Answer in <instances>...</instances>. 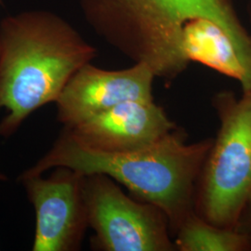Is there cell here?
Here are the masks:
<instances>
[{
    "instance_id": "obj_7",
    "label": "cell",
    "mask_w": 251,
    "mask_h": 251,
    "mask_svg": "<svg viewBox=\"0 0 251 251\" xmlns=\"http://www.w3.org/2000/svg\"><path fill=\"white\" fill-rule=\"evenodd\" d=\"M152 69L144 63L104 70L91 63L73 75L56 100L57 120L69 127L129 100H152Z\"/></svg>"
},
{
    "instance_id": "obj_10",
    "label": "cell",
    "mask_w": 251,
    "mask_h": 251,
    "mask_svg": "<svg viewBox=\"0 0 251 251\" xmlns=\"http://www.w3.org/2000/svg\"><path fill=\"white\" fill-rule=\"evenodd\" d=\"M238 229L247 233L251 238V191L244 206Z\"/></svg>"
},
{
    "instance_id": "obj_1",
    "label": "cell",
    "mask_w": 251,
    "mask_h": 251,
    "mask_svg": "<svg viewBox=\"0 0 251 251\" xmlns=\"http://www.w3.org/2000/svg\"><path fill=\"white\" fill-rule=\"evenodd\" d=\"M213 139L188 144L179 127L156 143L127 152L89 148L63 129L51 147L20 177L64 167L83 175L103 174L132 197L160 208L171 231L195 210L198 179Z\"/></svg>"
},
{
    "instance_id": "obj_5",
    "label": "cell",
    "mask_w": 251,
    "mask_h": 251,
    "mask_svg": "<svg viewBox=\"0 0 251 251\" xmlns=\"http://www.w3.org/2000/svg\"><path fill=\"white\" fill-rule=\"evenodd\" d=\"M92 248L102 251H173L171 226L157 206L129 197L103 174L84 175Z\"/></svg>"
},
{
    "instance_id": "obj_12",
    "label": "cell",
    "mask_w": 251,
    "mask_h": 251,
    "mask_svg": "<svg viewBox=\"0 0 251 251\" xmlns=\"http://www.w3.org/2000/svg\"><path fill=\"white\" fill-rule=\"evenodd\" d=\"M0 2H1V0H0Z\"/></svg>"
},
{
    "instance_id": "obj_6",
    "label": "cell",
    "mask_w": 251,
    "mask_h": 251,
    "mask_svg": "<svg viewBox=\"0 0 251 251\" xmlns=\"http://www.w3.org/2000/svg\"><path fill=\"white\" fill-rule=\"evenodd\" d=\"M35 209L33 251H76L89 228L83 194L84 175L58 167L43 174L19 177Z\"/></svg>"
},
{
    "instance_id": "obj_9",
    "label": "cell",
    "mask_w": 251,
    "mask_h": 251,
    "mask_svg": "<svg viewBox=\"0 0 251 251\" xmlns=\"http://www.w3.org/2000/svg\"><path fill=\"white\" fill-rule=\"evenodd\" d=\"M174 246L179 251H250L251 238L239 229L212 225L194 211L176 230Z\"/></svg>"
},
{
    "instance_id": "obj_3",
    "label": "cell",
    "mask_w": 251,
    "mask_h": 251,
    "mask_svg": "<svg viewBox=\"0 0 251 251\" xmlns=\"http://www.w3.org/2000/svg\"><path fill=\"white\" fill-rule=\"evenodd\" d=\"M96 33L136 63H146L155 76L172 79L188 63L183 33L207 19L238 37L251 34L232 0H78Z\"/></svg>"
},
{
    "instance_id": "obj_2",
    "label": "cell",
    "mask_w": 251,
    "mask_h": 251,
    "mask_svg": "<svg viewBox=\"0 0 251 251\" xmlns=\"http://www.w3.org/2000/svg\"><path fill=\"white\" fill-rule=\"evenodd\" d=\"M97 50L59 15L28 10L0 21V137L56 100Z\"/></svg>"
},
{
    "instance_id": "obj_8",
    "label": "cell",
    "mask_w": 251,
    "mask_h": 251,
    "mask_svg": "<svg viewBox=\"0 0 251 251\" xmlns=\"http://www.w3.org/2000/svg\"><path fill=\"white\" fill-rule=\"evenodd\" d=\"M177 127L152 100L126 101L63 129L91 149L127 152L154 144Z\"/></svg>"
},
{
    "instance_id": "obj_11",
    "label": "cell",
    "mask_w": 251,
    "mask_h": 251,
    "mask_svg": "<svg viewBox=\"0 0 251 251\" xmlns=\"http://www.w3.org/2000/svg\"><path fill=\"white\" fill-rule=\"evenodd\" d=\"M6 179H7V178H6V176H5L4 174L0 173V180H5Z\"/></svg>"
},
{
    "instance_id": "obj_4",
    "label": "cell",
    "mask_w": 251,
    "mask_h": 251,
    "mask_svg": "<svg viewBox=\"0 0 251 251\" xmlns=\"http://www.w3.org/2000/svg\"><path fill=\"white\" fill-rule=\"evenodd\" d=\"M212 105L220 128L207 152L195 210L212 225L238 229L251 191V92L217 93Z\"/></svg>"
}]
</instances>
